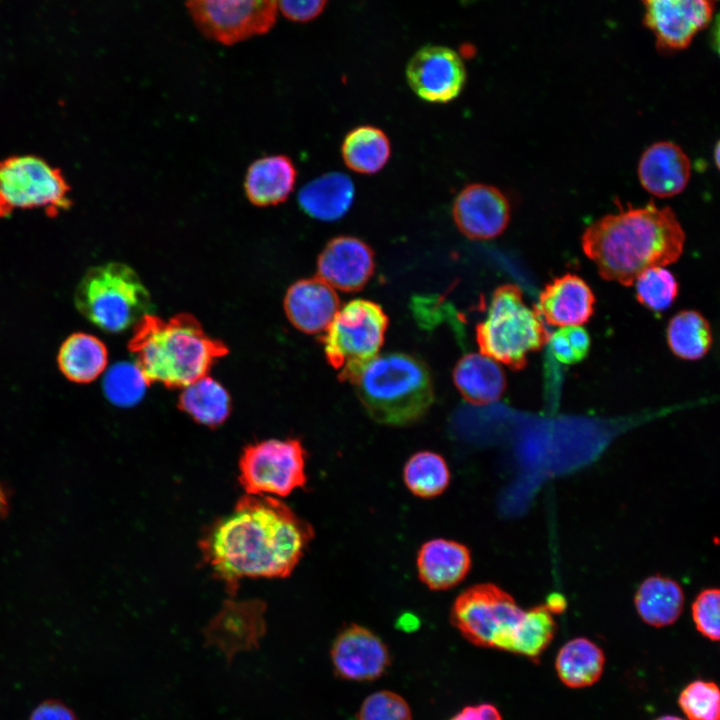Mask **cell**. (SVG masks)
I'll return each mask as SVG.
<instances>
[{
  "mask_svg": "<svg viewBox=\"0 0 720 720\" xmlns=\"http://www.w3.org/2000/svg\"><path fill=\"white\" fill-rule=\"evenodd\" d=\"M313 537L311 526L269 496L241 497L200 540L204 561L230 590L244 578H282L294 570Z\"/></svg>",
  "mask_w": 720,
  "mask_h": 720,
  "instance_id": "cell-1",
  "label": "cell"
},
{
  "mask_svg": "<svg viewBox=\"0 0 720 720\" xmlns=\"http://www.w3.org/2000/svg\"><path fill=\"white\" fill-rule=\"evenodd\" d=\"M684 244L685 233L674 211L653 202L608 214L581 237L582 249L601 277L625 286L648 268L676 262Z\"/></svg>",
  "mask_w": 720,
  "mask_h": 720,
  "instance_id": "cell-2",
  "label": "cell"
},
{
  "mask_svg": "<svg viewBox=\"0 0 720 720\" xmlns=\"http://www.w3.org/2000/svg\"><path fill=\"white\" fill-rule=\"evenodd\" d=\"M128 348L147 384L184 388L206 376L214 362L228 353L192 315L180 313L168 320L145 315L136 325Z\"/></svg>",
  "mask_w": 720,
  "mask_h": 720,
  "instance_id": "cell-3",
  "label": "cell"
},
{
  "mask_svg": "<svg viewBox=\"0 0 720 720\" xmlns=\"http://www.w3.org/2000/svg\"><path fill=\"white\" fill-rule=\"evenodd\" d=\"M356 395L374 421L407 426L419 421L434 401L428 366L402 352L377 355L351 381Z\"/></svg>",
  "mask_w": 720,
  "mask_h": 720,
  "instance_id": "cell-4",
  "label": "cell"
},
{
  "mask_svg": "<svg viewBox=\"0 0 720 720\" xmlns=\"http://www.w3.org/2000/svg\"><path fill=\"white\" fill-rule=\"evenodd\" d=\"M549 338L540 313L526 304L515 284L494 290L485 318L476 325L480 353L513 370L523 369L528 355L541 350Z\"/></svg>",
  "mask_w": 720,
  "mask_h": 720,
  "instance_id": "cell-5",
  "label": "cell"
},
{
  "mask_svg": "<svg viewBox=\"0 0 720 720\" xmlns=\"http://www.w3.org/2000/svg\"><path fill=\"white\" fill-rule=\"evenodd\" d=\"M75 305L94 325L121 332L151 314V296L128 265L111 262L89 269L75 291Z\"/></svg>",
  "mask_w": 720,
  "mask_h": 720,
  "instance_id": "cell-6",
  "label": "cell"
},
{
  "mask_svg": "<svg viewBox=\"0 0 720 720\" xmlns=\"http://www.w3.org/2000/svg\"><path fill=\"white\" fill-rule=\"evenodd\" d=\"M389 319L382 307L370 300L354 299L340 307L320 340L328 363L338 379L349 382L384 344Z\"/></svg>",
  "mask_w": 720,
  "mask_h": 720,
  "instance_id": "cell-7",
  "label": "cell"
},
{
  "mask_svg": "<svg viewBox=\"0 0 720 720\" xmlns=\"http://www.w3.org/2000/svg\"><path fill=\"white\" fill-rule=\"evenodd\" d=\"M62 171L35 155L0 160V218L18 210L42 209L56 217L72 205Z\"/></svg>",
  "mask_w": 720,
  "mask_h": 720,
  "instance_id": "cell-8",
  "label": "cell"
},
{
  "mask_svg": "<svg viewBox=\"0 0 720 720\" xmlns=\"http://www.w3.org/2000/svg\"><path fill=\"white\" fill-rule=\"evenodd\" d=\"M524 610L507 592L493 584H478L461 593L451 620L471 643L510 651Z\"/></svg>",
  "mask_w": 720,
  "mask_h": 720,
  "instance_id": "cell-9",
  "label": "cell"
},
{
  "mask_svg": "<svg viewBox=\"0 0 720 720\" xmlns=\"http://www.w3.org/2000/svg\"><path fill=\"white\" fill-rule=\"evenodd\" d=\"M306 451L297 439H268L248 445L239 461L246 494L287 496L305 485Z\"/></svg>",
  "mask_w": 720,
  "mask_h": 720,
  "instance_id": "cell-10",
  "label": "cell"
},
{
  "mask_svg": "<svg viewBox=\"0 0 720 720\" xmlns=\"http://www.w3.org/2000/svg\"><path fill=\"white\" fill-rule=\"evenodd\" d=\"M200 31L225 45L268 32L276 21L277 0H186Z\"/></svg>",
  "mask_w": 720,
  "mask_h": 720,
  "instance_id": "cell-11",
  "label": "cell"
},
{
  "mask_svg": "<svg viewBox=\"0 0 720 720\" xmlns=\"http://www.w3.org/2000/svg\"><path fill=\"white\" fill-rule=\"evenodd\" d=\"M644 25L663 52L686 49L711 22L717 0H641Z\"/></svg>",
  "mask_w": 720,
  "mask_h": 720,
  "instance_id": "cell-12",
  "label": "cell"
},
{
  "mask_svg": "<svg viewBox=\"0 0 720 720\" xmlns=\"http://www.w3.org/2000/svg\"><path fill=\"white\" fill-rule=\"evenodd\" d=\"M406 77L411 89L421 99L447 103L462 91L466 69L461 57L451 48L427 45L409 60Z\"/></svg>",
  "mask_w": 720,
  "mask_h": 720,
  "instance_id": "cell-13",
  "label": "cell"
},
{
  "mask_svg": "<svg viewBox=\"0 0 720 720\" xmlns=\"http://www.w3.org/2000/svg\"><path fill=\"white\" fill-rule=\"evenodd\" d=\"M331 662L337 677L355 682L380 678L390 666V653L385 643L371 630L351 624L335 638Z\"/></svg>",
  "mask_w": 720,
  "mask_h": 720,
  "instance_id": "cell-14",
  "label": "cell"
},
{
  "mask_svg": "<svg viewBox=\"0 0 720 720\" xmlns=\"http://www.w3.org/2000/svg\"><path fill=\"white\" fill-rule=\"evenodd\" d=\"M452 216L458 230L473 240L493 239L504 232L510 220V204L496 187L466 186L456 197Z\"/></svg>",
  "mask_w": 720,
  "mask_h": 720,
  "instance_id": "cell-15",
  "label": "cell"
},
{
  "mask_svg": "<svg viewBox=\"0 0 720 720\" xmlns=\"http://www.w3.org/2000/svg\"><path fill=\"white\" fill-rule=\"evenodd\" d=\"M375 270L374 252L361 239L338 236L331 239L317 259V276L334 289L361 290Z\"/></svg>",
  "mask_w": 720,
  "mask_h": 720,
  "instance_id": "cell-16",
  "label": "cell"
},
{
  "mask_svg": "<svg viewBox=\"0 0 720 720\" xmlns=\"http://www.w3.org/2000/svg\"><path fill=\"white\" fill-rule=\"evenodd\" d=\"M264 605L258 601H230L204 631L209 645L230 661L237 653L259 646L265 633Z\"/></svg>",
  "mask_w": 720,
  "mask_h": 720,
  "instance_id": "cell-17",
  "label": "cell"
},
{
  "mask_svg": "<svg viewBox=\"0 0 720 720\" xmlns=\"http://www.w3.org/2000/svg\"><path fill=\"white\" fill-rule=\"evenodd\" d=\"M287 318L307 334L323 333L338 310L340 299L335 289L318 276L293 283L284 298Z\"/></svg>",
  "mask_w": 720,
  "mask_h": 720,
  "instance_id": "cell-18",
  "label": "cell"
},
{
  "mask_svg": "<svg viewBox=\"0 0 720 720\" xmlns=\"http://www.w3.org/2000/svg\"><path fill=\"white\" fill-rule=\"evenodd\" d=\"M595 296L578 275L567 273L548 283L539 296L538 312L556 327L581 326L594 313Z\"/></svg>",
  "mask_w": 720,
  "mask_h": 720,
  "instance_id": "cell-19",
  "label": "cell"
},
{
  "mask_svg": "<svg viewBox=\"0 0 720 720\" xmlns=\"http://www.w3.org/2000/svg\"><path fill=\"white\" fill-rule=\"evenodd\" d=\"M637 173L647 192L660 198L672 197L687 186L691 176V163L678 145L661 141L644 151Z\"/></svg>",
  "mask_w": 720,
  "mask_h": 720,
  "instance_id": "cell-20",
  "label": "cell"
},
{
  "mask_svg": "<svg viewBox=\"0 0 720 720\" xmlns=\"http://www.w3.org/2000/svg\"><path fill=\"white\" fill-rule=\"evenodd\" d=\"M470 567V551L453 540H430L421 546L417 555L418 575L433 590L456 586L466 577Z\"/></svg>",
  "mask_w": 720,
  "mask_h": 720,
  "instance_id": "cell-21",
  "label": "cell"
},
{
  "mask_svg": "<svg viewBox=\"0 0 720 720\" xmlns=\"http://www.w3.org/2000/svg\"><path fill=\"white\" fill-rule=\"evenodd\" d=\"M296 178L297 171L289 157H262L254 161L247 170L244 180L245 193L255 206L277 205L288 198Z\"/></svg>",
  "mask_w": 720,
  "mask_h": 720,
  "instance_id": "cell-22",
  "label": "cell"
},
{
  "mask_svg": "<svg viewBox=\"0 0 720 720\" xmlns=\"http://www.w3.org/2000/svg\"><path fill=\"white\" fill-rule=\"evenodd\" d=\"M453 381L462 397L473 405L498 401L506 387L501 366L482 353L461 357L454 367Z\"/></svg>",
  "mask_w": 720,
  "mask_h": 720,
  "instance_id": "cell-23",
  "label": "cell"
},
{
  "mask_svg": "<svg viewBox=\"0 0 720 720\" xmlns=\"http://www.w3.org/2000/svg\"><path fill=\"white\" fill-rule=\"evenodd\" d=\"M354 197L352 180L333 172L314 179L299 192V204L311 217L323 221L341 218L350 208Z\"/></svg>",
  "mask_w": 720,
  "mask_h": 720,
  "instance_id": "cell-24",
  "label": "cell"
},
{
  "mask_svg": "<svg viewBox=\"0 0 720 720\" xmlns=\"http://www.w3.org/2000/svg\"><path fill=\"white\" fill-rule=\"evenodd\" d=\"M635 607L642 620L654 627L673 624L684 606V593L674 580L654 575L646 578L636 591Z\"/></svg>",
  "mask_w": 720,
  "mask_h": 720,
  "instance_id": "cell-25",
  "label": "cell"
},
{
  "mask_svg": "<svg viewBox=\"0 0 720 720\" xmlns=\"http://www.w3.org/2000/svg\"><path fill=\"white\" fill-rule=\"evenodd\" d=\"M604 666L603 650L585 637L566 642L555 659V669L560 681L570 688L593 685L602 676Z\"/></svg>",
  "mask_w": 720,
  "mask_h": 720,
  "instance_id": "cell-26",
  "label": "cell"
},
{
  "mask_svg": "<svg viewBox=\"0 0 720 720\" xmlns=\"http://www.w3.org/2000/svg\"><path fill=\"white\" fill-rule=\"evenodd\" d=\"M108 353L104 343L93 335L75 333L61 345L58 364L66 378L76 383H89L105 370Z\"/></svg>",
  "mask_w": 720,
  "mask_h": 720,
  "instance_id": "cell-27",
  "label": "cell"
},
{
  "mask_svg": "<svg viewBox=\"0 0 720 720\" xmlns=\"http://www.w3.org/2000/svg\"><path fill=\"white\" fill-rule=\"evenodd\" d=\"M178 407L196 422L216 428L228 418L231 398L219 382L206 375L184 387Z\"/></svg>",
  "mask_w": 720,
  "mask_h": 720,
  "instance_id": "cell-28",
  "label": "cell"
},
{
  "mask_svg": "<svg viewBox=\"0 0 720 720\" xmlns=\"http://www.w3.org/2000/svg\"><path fill=\"white\" fill-rule=\"evenodd\" d=\"M342 157L346 166L361 174H374L387 163L391 148L386 134L374 126H359L345 137Z\"/></svg>",
  "mask_w": 720,
  "mask_h": 720,
  "instance_id": "cell-29",
  "label": "cell"
},
{
  "mask_svg": "<svg viewBox=\"0 0 720 720\" xmlns=\"http://www.w3.org/2000/svg\"><path fill=\"white\" fill-rule=\"evenodd\" d=\"M667 342L679 358L698 360L711 348L710 325L697 311H681L671 318L667 326Z\"/></svg>",
  "mask_w": 720,
  "mask_h": 720,
  "instance_id": "cell-30",
  "label": "cell"
},
{
  "mask_svg": "<svg viewBox=\"0 0 720 720\" xmlns=\"http://www.w3.org/2000/svg\"><path fill=\"white\" fill-rule=\"evenodd\" d=\"M403 478L407 488L416 496L433 498L449 485L450 471L445 459L431 451H421L406 462Z\"/></svg>",
  "mask_w": 720,
  "mask_h": 720,
  "instance_id": "cell-31",
  "label": "cell"
},
{
  "mask_svg": "<svg viewBox=\"0 0 720 720\" xmlns=\"http://www.w3.org/2000/svg\"><path fill=\"white\" fill-rule=\"evenodd\" d=\"M555 633V620L545 604L533 607L524 611L509 652L536 661L549 646Z\"/></svg>",
  "mask_w": 720,
  "mask_h": 720,
  "instance_id": "cell-32",
  "label": "cell"
},
{
  "mask_svg": "<svg viewBox=\"0 0 720 720\" xmlns=\"http://www.w3.org/2000/svg\"><path fill=\"white\" fill-rule=\"evenodd\" d=\"M638 301L654 312L668 309L678 294V282L664 267H651L635 280Z\"/></svg>",
  "mask_w": 720,
  "mask_h": 720,
  "instance_id": "cell-33",
  "label": "cell"
},
{
  "mask_svg": "<svg viewBox=\"0 0 720 720\" xmlns=\"http://www.w3.org/2000/svg\"><path fill=\"white\" fill-rule=\"evenodd\" d=\"M678 704L689 720L720 719V692L713 681L690 682L680 692Z\"/></svg>",
  "mask_w": 720,
  "mask_h": 720,
  "instance_id": "cell-34",
  "label": "cell"
},
{
  "mask_svg": "<svg viewBox=\"0 0 720 720\" xmlns=\"http://www.w3.org/2000/svg\"><path fill=\"white\" fill-rule=\"evenodd\" d=\"M105 384L110 400L121 406L137 403L148 385L138 367L130 364L115 366L107 375Z\"/></svg>",
  "mask_w": 720,
  "mask_h": 720,
  "instance_id": "cell-35",
  "label": "cell"
},
{
  "mask_svg": "<svg viewBox=\"0 0 720 720\" xmlns=\"http://www.w3.org/2000/svg\"><path fill=\"white\" fill-rule=\"evenodd\" d=\"M357 720H412V713L402 696L389 690H381L364 699L357 713Z\"/></svg>",
  "mask_w": 720,
  "mask_h": 720,
  "instance_id": "cell-36",
  "label": "cell"
},
{
  "mask_svg": "<svg viewBox=\"0 0 720 720\" xmlns=\"http://www.w3.org/2000/svg\"><path fill=\"white\" fill-rule=\"evenodd\" d=\"M549 342L555 359L568 365L584 360L591 347L590 335L581 326L560 327Z\"/></svg>",
  "mask_w": 720,
  "mask_h": 720,
  "instance_id": "cell-37",
  "label": "cell"
},
{
  "mask_svg": "<svg viewBox=\"0 0 720 720\" xmlns=\"http://www.w3.org/2000/svg\"><path fill=\"white\" fill-rule=\"evenodd\" d=\"M696 629L704 637L718 641L720 637V592L716 588L700 592L692 604Z\"/></svg>",
  "mask_w": 720,
  "mask_h": 720,
  "instance_id": "cell-38",
  "label": "cell"
},
{
  "mask_svg": "<svg viewBox=\"0 0 720 720\" xmlns=\"http://www.w3.org/2000/svg\"><path fill=\"white\" fill-rule=\"evenodd\" d=\"M327 0H277V9L283 16L295 22H307L316 18Z\"/></svg>",
  "mask_w": 720,
  "mask_h": 720,
  "instance_id": "cell-39",
  "label": "cell"
},
{
  "mask_svg": "<svg viewBox=\"0 0 720 720\" xmlns=\"http://www.w3.org/2000/svg\"><path fill=\"white\" fill-rule=\"evenodd\" d=\"M29 720H78L75 712L58 699H47L37 705Z\"/></svg>",
  "mask_w": 720,
  "mask_h": 720,
  "instance_id": "cell-40",
  "label": "cell"
},
{
  "mask_svg": "<svg viewBox=\"0 0 720 720\" xmlns=\"http://www.w3.org/2000/svg\"><path fill=\"white\" fill-rule=\"evenodd\" d=\"M474 720H503L498 708L491 703L474 706Z\"/></svg>",
  "mask_w": 720,
  "mask_h": 720,
  "instance_id": "cell-41",
  "label": "cell"
},
{
  "mask_svg": "<svg viewBox=\"0 0 720 720\" xmlns=\"http://www.w3.org/2000/svg\"><path fill=\"white\" fill-rule=\"evenodd\" d=\"M545 606L552 614L560 613L565 609L566 601L562 595L553 593L547 598Z\"/></svg>",
  "mask_w": 720,
  "mask_h": 720,
  "instance_id": "cell-42",
  "label": "cell"
},
{
  "mask_svg": "<svg viewBox=\"0 0 720 720\" xmlns=\"http://www.w3.org/2000/svg\"><path fill=\"white\" fill-rule=\"evenodd\" d=\"M449 720H474V706H466Z\"/></svg>",
  "mask_w": 720,
  "mask_h": 720,
  "instance_id": "cell-43",
  "label": "cell"
},
{
  "mask_svg": "<svg viewBox=\"0 0 720 720\" xmlns=\"http://www.w3.org/2000/svg\"><path fill=\"white\" fill-rule=\"evenodd\" d=\"M8 511V498L7 494L0 484V517H3Z\"/></svg>",
  "mask_w": 720,
  "mask_h": 720,
  "instance_id": "cell-44",
  "label": "cell"
},
{
  "mask_svg": "<svg viewBox=\"0 0 720 720\" xmlns=\"http://www.w3.org/2000/svg\"><path fill=\"white\" fill-rule=\"evenodd\" d=\"M654 720H684V719H682L678 716H675V715H663Z\"/></svg>",
  "mask_w": 720,
  "mask_h": 720,
  "instance_id": "cell-45",
  "label": "cell"
},
{
  "mask_svg": "<svg viewBox=\"0 0 720 720\" xmlns=\"http://www.w3.org/2000/svg\"><path fill=\"white\" fill-rule=\"evenodd\" d=\"M715 162H716V165L719 166V144L718 143L715 147Z\"/></svg>",
  "mask_w": 720,
  "mask_h": 720,
  "instance_id": "cell-46",
  "label": "cell"
}]
</instances>
